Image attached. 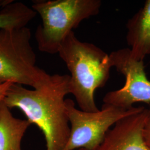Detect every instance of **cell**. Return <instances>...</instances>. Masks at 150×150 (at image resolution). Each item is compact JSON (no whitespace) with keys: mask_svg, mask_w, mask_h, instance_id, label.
Masks as SVG:
<instances>
[{"mask_svg":"<svg viewBox=\"0 0 150 150\" xmlns=\"http://www.w3.org/2000/svg\"><path fill=\"white\" fill-rule=\"evenodd\" d=\"M70 76L51 75L41 87L30 90L13 83L4 102L21 110L31 124L43 133L46 150H63L70 134L65 96L70 93Z\"/></svg>","mask_w":150,"mask_h":150,"instance_id":"obj_1","label":"cell"},{"mask_svg":"<svg viewBox=\"0 0 150 150\" xmlns=\"http://www.w3.org/2000/svg\"><path fill=\"white\" fill-rule=\"evenodd\" d=\"M58 54L70 71V93L80 109L98 111L95 93L110 79L112 67L110 54L93 43L81 41L74 31L64 39Z\"/></svg>","mask_w":150,"mask_h":150,"instance_id":"obj_2","label":"cell"},{"mask_svg":"<svg viewBox=\"0 0 150 150\" xmlns=\"http://www.w3.org/2000/svg\"><path fill=\"white\" fill-rule=\"evenodd\" d=\"M101 5L100 0L35 1L31 8L42 20L35 32L38 50L58 54L66 38L81 22L97 15Z\"/></svg>","mask_w":150,"mask_h":150,"instance_id":"obj_3","label":"cell"},{"mask_svg":"<svg viewBox=\"0 0 150 150\" xmlns=\"http://www.w3.org/2000/svg\"><path fill=\"white\" fill-rule=\"evenodd\" d=\"M30 28H0V82H12L37 89L51 75L36 66Z\"/></svg>","mask_w":150,"mask_h":150,"instance_id":"obj_4","label":"cell"},{"mask_svg":"<svg viewBox=\"0 0 150 150\" xmlns=\"http://www.w3.org/2000/svg\"><path fill=\"white\" fill-rule=\"evenodd\" d=\"M70 134L63 150H96L113 125L137 112L139 107L123 109L104 104L101 110L90 112L77 109L72 100L66 99Z\"/></svg>","mask_w":150,"mask_h":150,"instance_id":"obj_5","label":"cell"},{"mask_svg":"<svg viewBox=\"0 0 150 150\" xmlns=\"http://www.w3.org/2000/svg\"><path fill=\"white\" fill-rule=\"evenodd\" d=\"M112 67L125 78L121 88L107 92L103 98L104 104L129 109L137 102L150 105V81L145 72L144 61L134 59L129 48L119 49L110 54Z\"/></svg>","mask_w":150,"mask_h":150,"instance_id":"obj_6","label":"cell"},{"mask_svg":"<svg viewBox=\"0 0 150 150\" xmlns=\"http://www.w3.org/2000/svg\"><path fill=\"white\" fill-rule=\"evenodd\" d=\"M149 108L140 106L136 112L118 121L96 150H150L142 132Z\"/></svg>","mask_w":150,"mask_h":150,"instance_id":"obj_7","label":"cell"},{"mask_svg":"<svg viewBox=\"0 0 150 150\" xmlns=\"http://www.w3.org/2000/svg\"><path fill=\"white\" fill-rule=\"evenodd\" d=\"M126 39L131 56L134 59L144 61L150 55V0L145 1L126 23Z\"/></svg>","mask_w":150,"mask_h":150,"instance_id":"obj_8","label":"cell"},{"mask_svg":"<svg viewBox=\"0 0 150 150\" xmlns=\"http://www.w3.org/2000/svg\"><path fill=\"white\" fill-rule=\"evenodd\" d=\"M3 102L0 105V150H22V138L31 125L15 117Z\"/></svg>","mask_w":150,"mask_h":150,"instance_id":"obj_9","label":"cell"},{"mask_svg":"<svg viewBox=\"0 0 150 150\" xmlns=\"http://www.w3.org/2000/svg\"><path fill=\"white\" fill-rule=\"evenodd\" d=\"M36 15L31 7L13 1L0 10V28L26 27Z\"/></svg>","mask_w":150,"mask_h":150,"instance_id":"obj_10","label":"cell"},{"mask_svg":"<svg viewBox=\"0 0 150 150\" xmlns=\"http://www.w3.org/2000/svg\"><path fill=\"white\" fill-rule=\"evenodd\" d=\"M142 135L146 144L150 148V105L149 108L148 116L143 129Z\"/></svg>","mask_w":150,"mask_h":150,"instance_id":"obj_11","label":"cell"},{"mask_svg":"<svg viewBox=\"0 0 150 150\" xmlns=\"http://www.w3.org/2000/svg\"><path fill=\"white\" fill-rule=\"evenodd\" d=\"M13 83H14L11 81L0 82V105L1 103L4 101L7 91Z\"/></svg>","mask_w":150,"mask_h":150,"instance_id":"obj_12","label":"cell"},{"mask_svg":"<svg viewBox=\"0 0 150 150\" xmlns=\"http://www.w3.org/2000/svg\"><path fill=\"white\" fill-rule=\"evenodd\" d=\"M13 0H0V10L10 4Z\"/></svg>","mask_w":150,"mask_h":150,"instance_id":"obj_13","label":"cell"},{"mask_svg":"<svg viewBox=\"0 0 150 150\" xmlns=\"http://www.w3.org/2000/svg\"><path fill=\"white\" fill-rule=\"evenodd\" d=\"M78 150H85V149H79Z\"/></svg>","mask_w":150,"mask_h":150,"instance_id":"obj_14","label":"cell"}]
</instances>
